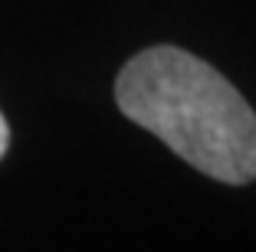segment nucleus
<instances>
[{"mask_svg": "<svg viewBox=\"0 0 256 252\" xmlns=\"http://www.w3.org/2000/svg\"><path fill=\"white\" fill-rule=\"evenodd\" d=\"M115 102L188 161L230 187L256 180V111L210 62L181 46H148L122 66Z\"/></svg>", "mask_w": 256, "mask_h": 252, "instance_id": "1", "label": "nucleus"}, {"mask_svg": "<svg viewBox=\"0 0 256 252\" xmlns=\"http://www.w3.org/2000/svg\"><path fill=\"white\" fill-rule=\"evenodd\" d=\"M7 148H10V125H7V118H4V111H0V161H4Z\"/></svg>", "mask_w": 256, "mask_h": 252, "instance_id": "2", "label": "nucleus"}]
</instances>
